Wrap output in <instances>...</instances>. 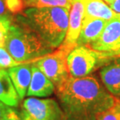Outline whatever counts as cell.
Here are the masks:
<instances>
[{
	"label": "cell",
	"instance_id": "ba28073f",
	"mask_svg": "<svg viewBox=\"0 0 120 120\" xmlns=\"http://www.w3.org/2000/svg\"><path fill=\"white\" fill-rule=\"evenodd\" d=\"M85 18V4L83 0H71L69 11V23L64 41L59 47L69 53L76 47L77 40L80 34L83 19Z\"/></svg>",
	"mask_w": 120,
	"mask_h": 120
},
{
	"label": "cell",
	"instance_id": "5b68a950",
	"mask_svg": "<svg viewBox=\"0 0 120 120\" xmlns=\"http://www.w3.org/2000/svg\"><path fill=\"white\" fill-rule=\"evenodd\" d=\"M68 54L64 50L57 48L53 52L32 62L54 84L56 90L71 76L67 63Z\"/></svg>",
	"mask_w": 120,
	"mask_h": 120
},
{
	"label": "cell",
	"instance_id": "6da1fadb",
	"mask_svg": "<svg viewBox=\"0 0 120 120\" xmlns=\"http://www.w3.org/2000/svg\"><path fill=\"white\" fill-rule=\"evenodd\" d=\"M65 120H97L116 98L94 76L70 77L56 90Z\"/></svg>",
	"mask_w": 120,
	"mask_h": 120
},
{
	"label": "cell",
	"instance_id": "d6986e66",
	"mask_svg": "<svg viewBox=\"0 0 120 120\" xmlns=\"http://www.w3.org/2000/svg\"><path fill=\"white\" fill-rule=\"evenodd\" d=\"M14 108L15 107L8 106L5 114L0 120H22L21 113H19Z\"/></svg>",
	"mask_w": 120,
	"mask_h": 120
},
{
	"label": "cell",
	"instance_id": "5bb4252c",
	"mask_svg": "<svg viewBox=\"0 0 120 120\" xmlns=\"http://www.w3.org/2000/svg\"><path fill=\"white\" fill-rule=\"evenodd\" d=\"M83 2L85 4V17L109 21L119 15L103 0H83Z\"/></svg>",
	"mask_w": 120,
	"mask_h": 120
},
{
	"label": "cell",
	"instance_id": "8fae6325",
	"mask_svg": "<svg viewBox=\"0 0 120 120\" xmlns=\"http://www.w3.org/2000/svg\"><path fill=\"white\" fill-rule=\"evenodd\" d=\"M7 71L20 100H23L32 78V63L21 64L8 68Z\"/></svg>",
	"mask_w": 120,
	"mask_h": 120
},
{
	"label": "cell",
	"instance_id": "3957f363",
	"mask_svg": "<svg viewBox=\"0 0 120 120\" xmlns=\"http://www.w3.org/2000/svg\"><path fill=\"white\" fill-rule=\"evenodd\" d=\"M5 47L19 63H32L53 52L55 49L48 45L34 31L15 19L9 27Z\"/></svg>",
	"mask_w": 120,
	"mask_h": 120
},
{
	"label": "cell",
	"instance_id": "7402d4cb",
	"mask_svg": "<svg viewBox=\"0 0 120 120\" xmlns=\"http://www.w3.org/2000/svg\"><path fill=\"white\" fill-rule=\"evenodd\" d=\"M8 105H6V104H4L2 101H0V119H2V117L3 116V115L6 112Z\"/></svg>",
	"mask_w": 120,
	"mask_h": 120
},
{
	"label": "cell",
	"instance_id": "603a6c76",
	"mask_svg": "<svg viewBox=\"0 0 120 120\" xmlns=\"http://www.w3.org/2000/svg\"><path fill=\"white\" fill-rule=\"evenodd\" d=\"M21 115H22V120H36L35 119L33 118V117L30 116V115L27 113V112H26L24 110H22V109Z\"/></svg>",
	"mask_w": 120,
	"mask_h": 120
},
{
	"label": "cell",
	"instance_id": "8992f818",
	"mask_svg": "<svg viewBox=\"0 0 120 120\" xmlns=\"http://www.w3.org/2000/svg\"><path fill=\"white\" fill-rule=\"evenodd\" d=\"M22 109L36 120H65L60 103L53 98L29 97L22 101Z\"/></svg>",
	"mask_w": 120,
	"mask_h": 120
},
{
	"label": "cell",
	"instance_id": "9c48e42d",
	"mask_svg": "<svg viewBox=\"0 0 120 120\" xmlns=\"http://www.w3.org/2000/svg\"><path fill=\"white\" fill-rule=\"evenodd\" d=\"M54 92H56L54 84L32 63V78L26 96L47 98Z\"/></svg>",
	"mask_w": 120,
	"mask_h": 120
},
{
	"label": "cell",
	"instance_id": "ffe728a7",
	"mask_svg": "<svg viewBox=\"0 0 120 120\" xmlns=\"http://www.w3.org/2000/svg\"><path fill=\"white\" fill-rule=\"evenodd\" d=\"M9 1L10 0H0V16L5 14H12L9 10Z\"/></svg>",
	"mask_w": 120,
	"mask_h": 120
},
{
	"label": "cell",
	"instance_id": "7a4b0ae2",
	"mask_svg": "<svg viewBox=\"0 0 120 120\" xmlns=\"http://www.w3.org/2000/svg\"><path fill=\"white\" fill-rule=\"evenodd\" d=\"M67 7H27L15 15V19L34 31L57 50L64 41L69 23Z\"/></svg>",
	"mask_w": 120,
	"mask_h": 120
},
{
	"label": "cell",
	"instance_id": "44dd1931",
	"mask_svg": "<svg viewBox=\"0 0 120 120\" xmlns=\"http://www.w3.org/2000/svg\"><path fill=\"white\" fill-rule=\"evenodd\" d=\"M109 6L114 12L120 14V0H115L111 5H109Z\"/></svg>",
	"mask_w": 120,
	"mask_h": 120
},
{
	"label": "cell",
	"instance_id": "4fadbf2b",
	"mask_svg": "<svg viewBox=\"0 0 120 120\" xmlns=\"http://www.w3.org/2000/svg\"><path fill=\"white\" fill-rule=\"evenodd\" d=\"M0 101L15 108L19 105L20 101L8 71L4 68H0Z\"/></svg>",
	"mask_w": 120,
	"mask_h": 120
},
{
	"label": "cell",
	"instance_id": "cb8c5ba5",
	"mask_svg": "<svg viewBox=\"0 0 120 120\" xmlns=\"http://www.w3.org/2000/svg\"><path fill=\"white\" fill-rule=\"evenodd\" d=\"M103 1H104L105 2H106V3L109 6V5H111V4L112 3V2H113L115 1V0H103Z\"/></svg>",
	"mask_w": 120,
	"mask_h": 120
},
{
	"label": "cell",
	"instance_id": "9a60e30c",
	"mask_svg": "<svg viewBox=\"0 0 120 120\" xmlns=\"http://www.w3.org/2000/svg\"><path fill=\"white\" fill-rule=\"evenodd\" d=\"M27 7H67L71 8V0H22Z\"/></svg>",
	"mask_w": 120,
	"mask_h": 120
},
{
	"label": "cell",
	"instance_id": "30bf717a",
	"mask_svg": "<svg viewBox=\"0 0 120 120\" xmlns=\"http://www.w3.org/2000/svg\"><path fill=\"white\" fill-rule=\"evenodd\" d=\"M99 75L105 87L120 100V57H116L100 68Z\"/></svg>",
	"mask_w": 120,
	"mask_h": 120
},
{
	"label": "cell",
	"instance_id": "52a82bcc",
	"mask_svg": "<svg viewBox=\"0 0 120 120\" xmlns=\"http://www.w3.org/2000/svg\"><path fill=\"white\" fill-rule=\"evenodd\" d=\"M90 47L110 57H120V14L107 22L100 37Z\"/></svg>",
	"mask_w": 120,
	"mask_h": 120
},
{
	"label": "cell",
	"instance_id": "2e32d148",
	"mask_svg": "<svg viewBox=\"0 0 120 120\" xmlns=\"http://www.w3.org/2000/svg\"><path fill=\"white\" fill-rule=\"evenodd\" d=\"M14 15L5 14L0 16V46H5L9 27L14 20Z\"/></svg>",
	"mask_w": 120,
	"mask_h": 120
},
{
	"label": "cell",
	"instance_id": "7c38bea8",
	"mask_svg": "<svg viewBox=\"0 0 120 120\" xmlns=\"http://www.w3.org/2000/svg\"><path fill=\"white\" fill-rule=\"evenodd\" d=\"M106 20L85 17L76 46H89L100 37L107 23Z\"/></svg>",
	"mask_w": 120,
	"mask_h": 120
},
{
	"label": "cell",
	"instance_id": "ac0fdd59",
	"mask_svg": "<svg viewBox=\"0 0 120 120\" xmlns=\"http://www.w3.org/2000/svg\"><path fill=\"white\" fill-rule=\"evenodd\" d=\"M21 64L12 57L5 46H0V68L8 69Z\"/></svg>",
	"mask_w": 120,
	"mask_h": 120
},
{
	"label": "cell",
	"instance_id": "e0dca14e",
	"mask_svg": "<svg viewBox=\"0 0 120 120\" xmlns=\"http://www.w3.org/2000/svg\"><path fill=\"white\" fill-rule=\"evenodd\" d=\"M97 120H120V100L117 98L116 102L104 111Z\"/></svg>",
	"mask_w": 120,
	"mask_h": 120
},
{
	"label": "cell",
	"instance_id": "277c9868",
	"mask_svg": "<svg viewBox=\"0 0 120 120\" xmlns=\"http://www.w3.org/2000/svg\"><path fill=\"white\" fill-rule=\"evenodd\" d=\"M115 58L89 46H76L68 53L67 63L71 77L83 78L91 75Z\"/></svg>",
	"mask_w": 120,
	"mask_h": 120
}]
</instances>
